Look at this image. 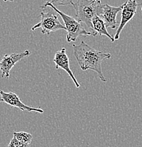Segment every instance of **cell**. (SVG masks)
Returning <instances> with one entry per match:
<instances>
[{
    "label": "cell",
    "instance_id": "obj_1",
    "mask_svg": "<svg viewBox=\"0 0 142 147\" xmlns=\"http://www.w3.org/2000/svg\"><path fill=\"white\" fill-rule=\"evenodd\" d=\"M73 48L74 56L82 71L88 69L94 71L98 74L101 82H107L103 74L101 64L105 59L111 58V54L95 50L85 41H82L79 45H73Z\"/></svg>",
    "mask_w": 142,
    "mask_h": 147
},
{
    "label": "cell",
    "instance_id": "obj_2",
    "mask_svg": "<svg viewBox=\"0 0 142 147\" xmlns=\"http://www.w3.org/2000/svg\"><path fill=\"white\" fill-rule=\"evenodd\" d=\"M71 4L75 11V17L77 21L80 24L83 23L92 30L91 21L94 16L99 15L102 6L101 1L100 0H77L76 2H73Z\"/></svg>",
    "mask_w": 142,
    "mask_h": 147
},
{
    "label": "cell",
    "instance_id": "obj_3",
    "mask_svg": "<svg viewBox=\"0 0 142 147\" xmlns=\"http://www.w3.org/2000/svg\"><path fill=\"white\" fill-rule=\"evenodd\" d=\"M47 7H51L56 13H59L61 17L64 24H65V30L67 31L66 39L68 42H75V41L77 40L78 37L81 36H94L91 32L85 30V28L82 26V24L77 19L62 12L61 11L56 8L55 6H53L52 4H51L49 1H47L44 5L41 6L40 8L45 9Z\"/></svg>",
    "mask_w": 142,
    "mask_h": 147
},
{
    "label": "cell",
    "instance_id": "obj_4",
    "mask_svg": "<svg viewBox=\"0 0 142 147\" xmlns=\"http://www.w3.org/2000/svg\"><path fill=\"white\" fill-rule=\"evenodd\" d=\"M40 15V21L32 28L31 30L33 31L36 29L40 28L42 34L49 35L52 32H56L59 30H65V27L59 21L58 16L53 12L51 11H48L47 12L42 11Z\"/></svg>",
    "mask_w": 142,
    "mask_h": 147
},
{
    "label": "cell",
    "instance_id": "obj_5",
    "mask_svg": "<svg viewBox=\"0 0 142 147\" xmlns=\"http://www.w3.org/2000/svg\"><path fill=\"white\" fill-rule=\"evenodd\" d=\"M139 4L137 0H128L123 4V9L121 11V20L117 26V30L114 37L115 40H117L120 38V33L127 23H129L137 13V7Z\"/></svg>",
    "mask_w": 142,
    "mask_h": 147
},
{
    "label": "cell",
    "instance_id": "obj_6",
    "mask_svg": "<svg viewBox=\"0 0 142 147\" xmlns=\"http://www.w3.org/2000/svg\"><path fill=\"white\" fill-rule=\"evenodd\" d=\"M30 55V52L29 50H25L21 53H13V54L4 55L0 61L1 77H6L8 79L10 76L11 70L16 65V64Z\"/></svg>",
    "mask_w": 142,
    "mask_h": 147
},
{
    "label": "cell",
    "instance_id": "obj_7",
    "mask_svg": "<svg viewBox=\"0 0 142 147\" xmlns=\"http://www.w3.org/2000/svg\"><path fill=\"white\" fill-rule=\"evenodd\" d=\"M0 94H1L3 102H6L11 106L17 108L22 111H27L29 113L35 112V113H44V110L41 109V108L25 105L21 101L18 95L13 93V92H4L3 91H0Z\"/></svg>",
    "mask_w": 142,
    "mask_h": 147
},
{
    "label": "cell",
    "instance_id": "obj_8",
    "mask_svg": "<svg viewBox=\"0 0 142 147\" xmlns=\"http://www.w3.org/2000/svg\"><path fill=\"white\" fill-rule=\"evenodd\" d=\"M123 9V5L120 7H112L108 4L102 5L99 11V16L101 17L105 22L106 28L115 29L117 27V21L116 18L119 12Z\"/></svg>",
    "mask_w": 142,
    "mask_h": 147
},
{
    "label": "cell",
    "instance_id": "obj_9",
    "mask_svg": "<svg viewBox=\"0 0 142 147\" xmlns=\"http://www.w3.org/2000/svg\"><path fill=\"white\" fill-rule=\"evenodd\" d=\"M53 62L56 64V69H63L65 72L69 75V76L71 78L73 82H74L76 88H79L80 86V84H79V82L76 79L74 74L73 73L71 68L70 67L69 58H68V55L66 53L65 48L63 47L61 50H59V51L56 52V54H55L54 58H53Z\"/></svg>",
    "mask_w": 142,
    "mask_h": 147
},
{
    "label": "cell",
    "instance_id": "obj_10",
    "mask_svg": "<svg viewBox=\"0 0 142 147\" xmlns=\"http://www.w3.org/2000/svg\"><path fill=\"white\" fill-rule=\"evenodd\" d=\"M91 28H92L91 33H93L94 36H97V35H99V36H106L111 40V42L115 41L113 37L110 35L108 30H107V28L103 20L99 15H96L92 18Z\"/></svg>",
    "mask_w": 142,
    "mask_h": 147
},
{
    "label": "cell",
    "instance_id": "obj_11",
    "mask_svg": "<svg viewBox=\"0 0 142 147\" xmlns=\"http://www.w3.org/2000/svg\"><path fill=\"white\" fill-rule=\"evenodd\" d=\"M13 137H15L20 142H23V143L25 144L30 145V143L33 139V136L30 133L25 132V131H19V132H16V131H13Z\"/></svg>",
    "mask_w": 142,
    "mask_h": 147
},
{
    "label": "cell",
    "instance_id": "obj_12",
    "mask_svg": "<svg viewBox=\"0 0 142 147\" xmlns=\"http://www.w3.org/2000/svg\"><path fill=\"white\" fill-rule=\"evenodd\" d=\"M7 147H30V145L25 144L23 143V142L18 141L16 137H13V139L11 140L9 142L8 146Z\"/></svg>",
    "mask_w": 142,
    "mask_h": 147
},
{
    "label": "cell",
    "instance_id": "obj_13",
    "mask_svg": "<svg viewBox=\"0 0 142 147\" xmlns=\"http://www.w3.org/2000/svg\"><path fill=\"white\" fill-rule=\"evenodd\" d=\"M49 2L56 7V6H65L71 4L73 3V0H51Z\"/></svg>",
    "mask_w": 142,
    "mask_h": 147
},
{
    "label": "cell",
    "instance_id": "obj_14",
    "mask_svg": "<svg viewBox=\"0 0 142 147\" xmlns=\"http://www.w3.org/2000/svg\"><path fill=\"white\" fill-rule=\"evenodd\" d=\"M4 1H13V0H3Z\"/></svg>",
    "mask_w": 142,
    "mask_h": 147
},
{
    "label": "cell",
    "instance_id": "obj_15",
    "mask_svg": "<svg viewBox=\"0 0 142 147\" xmlns=\"http://www.w3.org/2000/svg\"><path fill=\"white\" fill-rule=\"evenodd\" d=\"M0 102H3V100H2V98H1V94H0Z\"/></svg>",
    "mask_w": 142,
    "mask_h": 147
},
{
    "label": "cell",
    "instance_id": "obj_16",
    "mask_svg": "<svg viewBox=\"0 0 142 147\" xmlns=\"http://www.w3.org/2000/svg\"><path fill=\"white\" fill-rule=\"evenodd\" d=\"M141 11H142V4H141Z\"/></svg>",
    "mask_w": 142,
    "mask_h": 147
}]
</instances>
